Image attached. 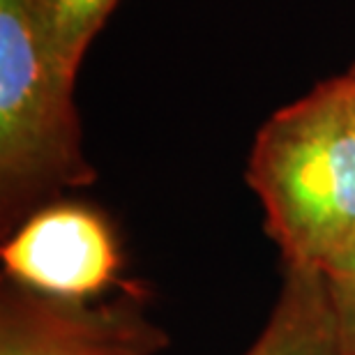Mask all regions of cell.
Returning <instances> with one entry per match:
<instances>
[{
	"instance_id": "3",
	"label": "cell",
	"mask_w": 355,
	"mask_h": 355,
	"mask_svg": "<svg viewBox=\"0 0 355 355\" xmlns=\"http://www.w3.org/2000/svg\"><path fill=\"white\" fill-rule=\"evenodd\" d=\"M168 332L137 284L104 302L65 300L3 279L0 355H159Z\"/></svg>"
},
{
	"instance_id": "2",
	"label": "cell",
	"mask_w": 355,
	"mask_h": 355,
	"mask_svg": "<svg viewBox=\"0 0 355 355\" xmlns=\"http://www.w3.org/2000/svg\"><path fill=\"white\" fill-rule=\"evenodd\" d=\"M76 76L53 46L35 0H0L3 238L65 191L95 182L74 102Z\"/></svg>"
},
{
	"instance_id": "1",
	"label": "cell",
	"mask_w": 355,
	"mask_h": 355,
	"mask_svg": "<svg viewBox=\"0 0 355 355\" xmlns=\"http://www.w3.org/2000/svg\"><path fill=\"white\" fill-rule=\"evenodd\" d=\"M247 184L284 268L325 275L355 250V102L344 74L261 125Z\"/></svg>"
},
{
	"instance_id": "5",
	"label": "cell",
	"mask_w": 355,
	"mask_h": 355,
	"mask_svg": "<svg viewBox=\"0 0 355 355\" xmlns=\"http://www.w3.org/2000/svg\"><path fill=\"white\" fill-rule=\"evenodd\" d=\"M245 355H351L321 272L284 268L268 323Z\"/></svg>"
},
{
	"instance_id": "4",
	"label": "cell",
	"mask_w": 355,
	"mask_h": 355,
	"mask_svg": "<svg viewBox=\"0 0 355 355\" xmlns=\"http://www.w3.org/2000/svg\"><path fill=\"white\" fill-rule=\"evenodd\" d=\"M3 279L40 293L90 302L118 284L123 247L102 210L53 201L21 222L0 247Z\"/></svg>"
},
{
	"instance_id": "7",
	"label": "cell",
	"mask_w": 355,
	"mask_h": 355,
	"mask_svg": "<svg viewBox=\"0 0 355 355\" xmlns=\"http://www.w3.org/2000/svg\"><path fill=\"white\" fill-rule=\"evenodd\" d=\"M339 330L351 355H355V250L323 275Z\"/></svg>"
},
{
	"instance_id": "6",
	"label": "cell",
	"mask_w": 355,
	"mask_h": 355,
	"mask_svg": "<svg viewBox=\"0 0 355 355\" xmlns=\"http://www.w3.org/2000/svg\"><path fill=\"white\" fill-rule=\"evenodd\" d=\"M35 5L62 60L79 72L88 46L118 0H35Z\"/></svg>"
},
{
	"instance_id": "8",
	"label": "cell",
	"mask_w": 355,
	"mask_h": 355,
	"mask_svg": "<svg viewBox=\"0 0 355 355\" xmlns=\"http://www.w3.org/2000/svg\"><path fill=\"white\" fill-rule=\"evenodd\" d=\"M344 76H346V81H349V86H351V95H353V102H355V62H353V65H351L349 69H346Z\"/></svg>"
}]
</instances>
